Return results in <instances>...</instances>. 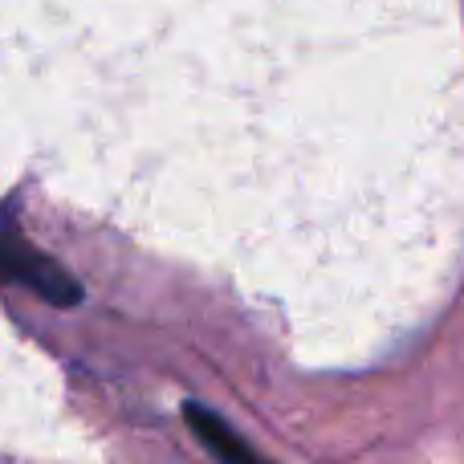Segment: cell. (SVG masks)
I'll use <instances>...</instances> for the list:
<instances>
[{
    "label": "cell",
    "mask_w": 464,
    "mask_h": 464,
    "mask_svg": "<svg viewBox=\"0 0 464 464\" xmlns=\"http://www.w3.org/2000/svg\"><path fill=\"white\" fill-rule=\"evenodd\" d=\"M0 285H24L53 305H73L82 297V285L53 256L37 253L24 237H16V225L8 212L0 217Z\"/></svg>",
    "instance_id": "obj_1"
},
{
    "label": "cell",
    "mask_w": 464,
    "mask_h": 464,
    "mask_svg": "<svg viewBox=\"0 0 464 464\" xmlns=\"http://www.w3.org/2000/svg\"><path fill=\"white\" fill-rule=\"evenodd\" d=\"M188 424H192V432L200 436V444L212 452L220 464H265L261 457H256V449L245 440V436L237 432V428H228L225 420L217 416V411L200 408V403H188L184 408Z\"/></svg>",
    "instance_id": "obj_2"
}]
</instances>
